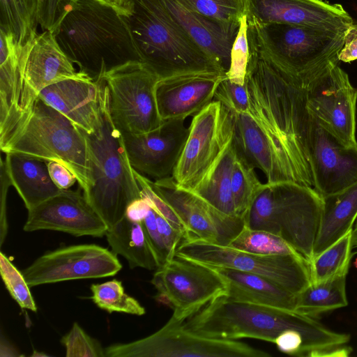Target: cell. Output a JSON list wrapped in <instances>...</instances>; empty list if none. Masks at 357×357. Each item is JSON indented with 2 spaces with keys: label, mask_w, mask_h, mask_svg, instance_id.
<instances>
[{
  "label": "cell",
  "mask_w": 357,
  "mask_h": 357,
  "mask_svg": "<svg viewBox=\"0 0 357 357\" xmlns=\"http://www.w3.org/2000/svg\"><path fill=\"white\" fill-rule=\"evenodd\" d=\"M248 37L247 113L273 151L282 181L313 188L310 160L311 116L305 90L272 59L253 24L248 23Z\"/></svg>",
  "instance_id": "cell-1"
},
{
  "label": "cell",
  "mask_w": 357,
  "mask_h": 357,
  "mask_svg": "<svg viewBox=\"0 0 357 357\" xmlns=\"http://www.w3.org/2000/svg\"><path fill=\"white\" fill-rule=\"evenodd\" d=\"M192 333L211 338H254L274 343L283 331L295 330L303 339L301 356L347 357L350 335L333 331L317 319L296 311L221 296L181 323Z\"/></svg>",
  "instance_id": "cell-2"
},
{
  "label": "cell",
  "mask_w": 357,
  "mask_h": 357,
  "mask_svg": "<svg viewBox=\"0 0 357 357\" xmlns=\"http://www.w3.org/2000/svg\"><path fill=\"white\" fill-rule=\"evenodd\" d=\"M61 50L94 80L141 59L123 15L98 0H70L51 30Z\"/></svg>",
  "instance_id": "cell-3"
},
{
  "label": "cell",
  "mask_w": 357,
  "mask_h": 357,
  "mask_svg": "<svg viewBox=\"0 0 357 357\" xmlns=\"http://www.w3.org/2000/svg\"><path fill=\"white\" fill-rule=\"evenodd\" d=\"M0 149L6 154L64 165L75 175L84 196L93 187L91 151L83 130L39 96L26 111L0 121Z\"/></svg>",
  "instance_id": "cell-4"
},
{
  "label": "cell",
  "mask_w": 357,
  "mask_h": 357,
  "mask_svg": "<svg viewBox=\"0 0 357 357\" xmlns=\"http://www.w3.org/2000/svg\"><path fill=\"white\" fill-rule=\"evenodd\" d=\"M129 25L141 61L160 79L226 72L167 15L159 0H130Z\"/></svg>",
  "instance_id": "cell-5"
},
{
  "label": "cell",
  "mask_w": 357,
  "mask_h": 357,
  "mask_svg": "<svg viewBox=\"0 0 357 357\" xmlns=\"http://www.w3.org/2000/svg\"><path fill=\"white\" fill-rule=\"evenodd\" d=\"M322 206L313 188L293 182L263 183L243 218L244 227L281 237L310 263Z\"/></svg>",
  "instance_id": "cell-6"
},
{
  "label": "cell",
  "mask_w": 357,
  "mask_h": 357,
  "mask_svg": "<svg viewBox=\"0 0 357 357\" xmlns=\"http://www.w3.org/2000/svg\"><path fill=\"white\" fill-rule=\"evenodd\" d=\"M83 132L91 151L93 178L85 197L109 229L125 217L128 205L142 197L123 135L110 116L105 84L102 127L97 133Z\"/></svg>",
  "instance_id": "cell-7"
},
{
  "label": "cell",
  "mask_w": 357,
  "mask_h": 357,
  "mask_svg": "<svg viewBox=\"0 0 357 357\" xmlns=\"http://www.w3.org/2000/svg\"><path fill=\"white\" fill-rule=\"evenodd\" d=\"M251 23L257 26L272 59L303 90L331 64L339 62L346 30L293 24L262 26Z\"/></svg>",
  "instance_id": "cell-8"
},
{
  "label": "cell",
  "mask_w": 357,
  "mask_h": 357,
  "mask_svg": "<svg viewBox=\"0 0 357 357\" xmlns=\"http://www.w3.org/2000/svg\"><path fill=\"white\" fill-rule=\"evenodd\" d=\"M101 79L108 90L112 121L121 133L143 134L162 123L155 95L160 79L144 63H126Z\"/></svg>",
  "instance_id": "cell-9"
},
{
  "label": "cell",
  "mask_w": 357,
  "mask_h": 357,
  "mask_svg": "<svg viewBox=\"0 0 357 357\" xmlns=\"http://www.w3.org/2000/svg\"><path fill=\"white\" fill-rule=\"evenodd\" d=\"M205 265L264 276L298 294L311 284L310 263L298 255H261L200 240H182L176 255Z\"/></svg>",
  "instance_id": "cell-10"
},
{
  "label": "cell",
  "mask_w": 357,
  "mask_h": 357,
  "mask_svg": "<svg viewBox=\"0 0 357 357\" xmlns=\"http://www.w3.org/2000/svg\"><path fill=\"white\" fill-rule=\"evenodd\" d=\"M233 138L231 112L213 100L191 121L185 144L172 175L176 185L192 192Z\"/></svg>",
  "instance_id": "cell-11"
},
{
  "label": "cell",
  "mask_w": 357,
  "mask_h": 357,
  "mask_svg": "<svg viewBox=\"0 0 357 357\" xmlns=\"http://www.w3.org/2000/svg\"><path fill=\"white\" fill-rule=\"evenodd\" d=\"M151 282L155 299L171 307L170 319L180 323L228 291L227 282L211 266L176 255L156 269Z\"/></svg>",
  "instance_id": "cell-12"
},
{
  "label": "cell",
  "mask_w": 357,
  "mask_h": 357,
  "mask_svg": "<svg viewBox=\"0 0 357 357\" xmlns=\"http://www.w3.org/2000/svg\"><path fill=\"white\" fill-rule=\"evenodd\" d=\"M105 357H269L270 354L235 340L202 336L169 320L142 339L105 348Z\"/></svg>",
  "instance_id": "cell-13"
},
{
  "label": "cell",
  "mask_w": 357,
  "mask_h": 357,
  "mask_svg": "<svg viewBox=\"0 0 357 357\" xmlns=\"http://www.w3.org/2000/svg\"><path fill=\"white\" fill-rule=\"evenodd\" d=\"M310 114L343 144L357 146V90L338 63L331 64L305 89Z\"/></svg>",
  "instance_id": "cell-14"
},
{
  "label": "cell",
  "mask_w": 357,
  "mask_h": 357,
  "mask_svg": "<svg viewBox=\"0 0 357 357\" xmlns=\"http://www.w3.org/2000/svg\"><path fill=\"white\" fill-rule=\"evenodd\" d=\"M121 268L112 251L96 244H81L48 252L22 273L31 287L66 280L113 276Z\"/></svg>",
  "instance_id": "cell-15"
},
{
  "label": "cell",
  "mask_w": 357,
  "mask_h": 357,
  "mask_svg": "<svg viewBox=\"0 0 357 357\" xmlns=\"http://www.w3.org/2000/svg\"><path fill=\"white\" fill-rule=\"evenodd\" d=\"M155 191L175 211L187 233L183 240L229 245L244 227V220L217 210L192 192L179 188L173 177L152 181Z\"/></svg>",
  "instance_id": "cell-16"
},
{
  "label": "cell",
  "mask_w": 357,
  "mask_h": 357,
  "mask_svg": "<svg viewBox=\"0 0 357 357\" xmlns=\"http://www.w3.org/2000/svg\"><path fill=\"white\" fill-rule=\"evenodd\" d=\"M20 58L22 89L19 106L10 114L26 111L40 92L51 84L88 76L76 70L49 29L38 33L23 46Z\"/></svg>",
  "instance_id": "cell-17"
},
{
  "label": "cell",
  "mask_w": 357,
  "mask_h": 357,
  "mask_svg": "<svg viewBox=\"0 0 357 357\" xmlns=\"http://www.w3.org/2000/svg\"><path fill=\"white\" fill-rule=\"evenodd\" d=\"M189 133L184 119L165 120L143 134L122 133L132 167L155 179L171 176Z\"/></svg>",
  "instance_id": "cell-18"
},
{
  "label": "cell",
  "mask_w": 357,
  "mask_h": 357,
  "mask_svg": "<svg viewBox=\"0 0 357 357\" xmlns=\"http://www.w3.org/2000/svg\"><path fill=\"white\" fill-rule=\"evenodd\" d=\"M310 160L313 188L321 197L339 192L357 183V146L343 144L312 116Z\"/></svg>",
  "instance_id": "cell-19"
},
{
  "label": "cell",
  "mask_w": 357,
  "mask_h": 357,
  "mask_svg": "<svg viewBox=\"0 0 357 357\" xmlns=\"http://www.w3.org/2000/svg\"><path fill=\"white\" fill-rule=\"evenodd\" d=\"M248 21L345 31L354 20L340 3L326 0H244Z\"/></svg>",
  "instance_id": "cell-20"
},
{
  "label": "cell",
  "mask_w": 357,
  "mask_h": 357,
  "mask_svg": "<svg viewBox=\"0 0 357 357\" xmlns=\"http://www.w3.org/2000/svg\"><path fill=\"white\" fill-rule=\"evenodd\" d=\"M23 229L54 230L76 236L102 237L108 228L84 195L68 189L28 211Z\"/></svg>",
  "instance_id": "cell-21"
},
{
  "label": "cell",
  "mask_w": 357,
  "mask_h": 357,
  "mask_svg": "<svg viewBox=\"0 0 357 357\" xmlns=\"http://www.w3.org/2000/svg\"><path fill=\"white\" fill-rule=\"evenodd\" d=\"M105 84L89 76L67 79L43 89L38 96L86 133H97L102 124Z\"/></svg>",
  "instance_id": "cell-22"
},
{
  "label": "cell",
  "mask_w": 357,
  "mask_h": 357,
  "mask_svg": "<svg viewBox=\"0 0 357 357\" xmlns=\"http://www.w3.org/2000/svg\"><path fill=\"white\" fill-rule=\"evenodd\" d=\"M226 74L202 73L159 79L155 95L162 121L195 115L213 100Z\"/></svg>",
  "instance_id": "cell-23"
},
{
  "label": "cell",
  "mask_w": 357,
  "mask_h": 357,
  "mask_svg": "<svg viewBox=\"0 0 357 357\" xmlns=\"http://www.w3.org/2000/svg\"><path fill=\"white\" fill-rule=\"evenodd\" d=\"M167 15L226 73L238 28H227L192 10L182 0H159Z\"/></svg>",
  "instance_id": "cell-24"
},
{
  "label": "cell",
  "mask_w": 357,
  "mask_h": 357,
  "mask_svg": "<svg viewBox=\"0 0 357 357\" xmlns=\"http://www.w3.org/2000/svg\"><path fill=\"white\" fill-rule=\"evenodd\" d=\"M211 267L228 284L227 294L223 296L225 298L295 311L296 294L275 282L255 273L230 268Z\"/></svg>",
  "instance_id": "cell-25"
},
{
  "label": "cell",
  "mask_w": 357,
  "mask_h": 357,
  "mask_svg": "<svg viewBox=\"0 0 357 357\" xmlns=\"http://www.w3.org/2000/svg\"><path fill=\"white\" fill-rule=\"evenodd\" d=\"M12 185L28 211L60 194L50 176L47 162L20 153H7L3 160Z\"/></svg>",
  "instance_id": "cell-26"
},
{
  "label": "cell",
  "mask_w": 357,
  "mask_h": 357,
  "mask_svg": "<svg viewBox=\"0 0 357 357\" xmlns=\"http://www.w3.org/2000/svg\"><path fill=\"white\" fill-rule=\"evenodd\" d=\"M322 201L313 258L352 230L357 218V183L339 192L322 197Z\"/></svg>",
  "instance_id": "cell-27"
},
{
  "label": "cell",
  "mask_w": 357,
  "mask_h": 357,
  "mask_svg": "<svg viewBox=\"0 0 357 357\" xmlns=\"http://www.w3.org/2000/svg\"><path fill=\"white\" fill-rule=\"evenodd\" d=\"M105 236L112 252L123 256L130 268L141 267L154 270L160 267L141 222L124 217L107 229Z\"/></svg>",
  "instance_id": "cell-28"
},
{
  "label": "cell",
  "mask_w": 357,
  "mask_h": 357,
  "mask_svg": "<svg viewBox=\"0 0 357 357\" xmlns=\"http://www.w3.org/2000/svg\"><path fill=\"white\" fill-rule=\"evenodd\" d=\"M236 153L237 146L233 138L215 165L192 191L219 211L231 217H237L231 190Z\"/></svg>",
  "instance_id": "cell-29"
},
{
  "label": "cell",
  "mask_w": 357,
  "mask_h": 357,
  "mask_svg": "<svg viewBox=\"0 0 357 357\" xmlns=\"http://www.w3.org/2000/svg\"><path fill=\"white\" fill-rule=\"evenodd\" d=\"M347 275L342 274L321 282L311 283L296 294L295 311L314 317L347 306Z\"/></svg>",
  "instance_id": "cell-30"
},
{
  "label": "cell",
  "mask_w": 357,
  "mask_h": 357,
  "mask_svg": "<svg viewBox=\"0 0 357 357\" xmlns=\"http://www.w3.org/2000/svg\"><path fill=\"white\" fill-rule=\"evenodd\" d=\"M38 0H0V31L19 47L37 35Z\"/></svg>",
  "instance_id": "cell-31"
},
{
  "label": "cell",
  "mask_w": 357,
  "mask_h": 357,
  "mask_svg": "<svg viewBox=\"0 0 357 357\" xmlns=\"http://www.w3.org/2000/svg\"><path fill=\"white\" fill-rule=\"evenodd\" d=\"M351 230L312 259L310 263L311 283H318L347 274L351 259Z\"/></svg>",
  "instance_id": "cell-32"
},
{
  "label": "cell",
  "mask_w": 357,
  "mask_h": 357,
  "mask_svg": "<svg viewBox=\"0 0 357 357\" xmlns=\"http://www.w3.org/2000/svg\"><path fill=\"white\" fill-rule=\"evenodd\" d=\"M255 168L237 147L231 175V190L236 214L240 218L243 219L263 185Z\"/></svg>",
  "instance_id": "cell-33"
},
{
  "label": "cell",
  "mask_w": 357,
  "mask_h": 357,
  "mask_svg": "<svg viewBox=\"0 0 357 357\" xmlns=\"http://www.w3.org/2000/svg\"><path fill=\"white\" fill-rule=\"evenodd\" d=\"M228 246L261 255L301 256L281 237L266 231L252 229L245 227Z\"/></svg>",
  "instance_id": "cell-34"
},
{
  "label": "cell",
  "mask_w": 357,
  "mask_h": 357,
  "mask_svg": "<svg viewBox=\"0 0 357 357\" xmlns=\"http://www.w3.org/2000/svg\"><path fill=\"white\" fill-rule=\"evenodd\" d=\"M91 299L100 309L108 312H123L141 316L144 307L135 298L125 293L122 282L116 279L91 286Z\"/></svg>",
  "instance_id": "cell-35"
},
{
  "label": "cell",
  "mask_w": 357,
  "mask_h": 357,
  "mask_svg": "<svg viewBox=\"0 0 357 357\" xmlns=\"http://www.w3.org/2000/svg\"><path fill=\"white\" fill-rule=\"evenodd\" d=\"M203 17L227 28H238L245 15L244 0H182Z\"/></svg>",
  "instance_id": "cell-36"
},
{
  "label": "cell",
  "mask_w": 357,
  "mask_h": 357,
  "mask_svg": "<svg viewBox=\"0 0 357 357\" xmlns=\"http://www.w3.org/2000/svg\"><path fill=\"white\" fill-rule=\"evenodd\" d=\"M0 273L2 280L13 298L23 309L37 311L34 299L22 272H20L9 259L1 252Z\"/></svg>",
  "instance_id": "cell-37"
},
{
  "label": "cell",
  "mask_w": 357,
  "mask_h": 357,
  "mask_svg": "<svg viewBox=\"0 0 357 357\" xmlns=\"http://www.w3.org/2000/svg\"><path fill=\"white\" fill-rule=\"evenodd\" d=\"M248 29V19L246 15H244L241 20L238 33L231 50L230 64L226 73L229 80L241 85L245 82L250 59Z\"/></svg>",
  "instance_id": "cell-38"
},
{
  "label": "cell",
  "mask_w": 357,
  "mask_h": 357,
  "mask_svg": "<svg viewBox=\"0 0 357 357\" xmlns=\"http://www.w3.org/2000/svg\"><path fill=\"white\" fill-rule=\"evenodd\" d=\"M68 357H105V349L96 339L89 335L77 324L61 338Z\"/></svg>",
  "instance_id": "cell-39"
},
{
  "label": "cell",
  "mask_w": 357,
  "mask_h": 357,
  "mask_svg": "<svg viewBox=\"0 0 357 357\" xmlns=\"http://www.w3.org/2000/svg\"><path fill=\"white\" fill-rule=\"evenodd\" d=\"M134 174L141 189V197L149 202L151 207L157 213L165 218L174 229L183 231L185 236L187 230L183 222L171 206L155 191L152 181L135 169Z\"/></svg>",
  "instance_id": "cell-40"
},
{
  "label": "cell",
  "mask_w": 357,
  "mask_h": 357,
  "mask_svg": "<svg viewBox=\"0 0 357 357\" xmlns=\"http://www.w3.org/2000/svg\"><path fill=\"white\" fill-rule=\"evenodd\" d=\"M213 100L220 102L231 112H248L249 100L245 82L241 85L231 82L226 77L218 86Z\"/></svg>",
  "instance_id": "cell-41"
},
{
  "label": "cell",
  "mask_w": 357,
  "mask_h": 357,
  "mask_svg": "<svg viewBox=\"0 0 357 357\" xmlns=\"http://www.w3.org/2000/svg\"><path fill=\"white\" fill-rule=\"evenodd\" d=\"M141 224L160 267L172 258L159 233L155 212L152 208Z\"/></svg>",
  "instance_id": "cell-42"
},
{
  "label": "cell",
  "mask_w": 357,
  "mask_h": 357,
  "mask_svg": "<svg viewBox=\"0 0 357 357\" xmlns=\"http://www.w3.org/2000/svg\"><path fill=\"white\" fill-rule=\"evenodd\" d=\"M70 0H38V24L42 31L52 30Z\"/></svg>",
  "instance_id": "cell-43"
},
{
  "label": "cell",
  "mask_w": 357,
  "mask_h": 357,
  "mask_svg": "<svg viewBox=\"0 0 357 357\" xmlns=\"http://www.w3.org/2000/svg\"><path fill=\"white\" fill-rule=\"evenodd\" d=\"M156 222L159 233L172 259L176 250L183 239L185 234L174 229L165 218L155 212Z\"/></svg>",
  "instance_id": "cell-44"
},
{
  "label": "cell",
  "mask_w": 357,
  "mask_h": 357,
  "mask_svg": "<svg viewBox=\"0 0 357 357\" xmlns=\"http://www.w3.org/2000/svg\"><path fill=\"white\" fill-rule=\"evenodd\" d=\"M303 336L295 330H287L281 333L274 343L280 351L289 355L301 356Z\"/></svg>",
  "instance_id": "cell-45"
},
{
  "label": "cell",
  "mask_w": 357,
  "mask_h": 357,
  "mask_svg": "<svg viewBox=\"0 0 357 357\" xmlns=\"http://www.w3.org/2000/svg\"><path fill=\"white\" fill-rule=\"evenodd\" d=\"M47 168L53 183L61 190H68L77 182L71 170L59 162H48Z\"/></svg>",
  "instance_id": "cell-46"
},
{
  "label": "cell",
  "mask_w": 357,
  "mask_h": 357,
  "mask_svg": "<svg viewBox=\"0 0 357 357\" xmlns=\"http://www.w3.org/2000/svg\"><path fill=\"white\" fill-rule=\"evenodd\" d=\"M11 182L6 167L1 160V207H0V245H2L8 231L6 218V197Z\"/></svg>",
  "instance_id": "cell-47"
},
{
  "label": "cell",
  "mask_w": 357,
  "mask_h": 357,
  "mask_svg": "<svg viewBox=\"0 0 357 357\" xmlns=\"http://www.w3.org/2000/svg\"><path fill=\"white\" fill-rule=\"evenodd\" d=\"M339 61L350 63L357 60V24L345 31L344 45L338 55Z\"/></svg>",
  "instance_id": "cell-48"
},
{
  "label": "cell",
  "mask_w": 357,
  "mask_h": 357,
  "mask_svg": "<svg viewBox=\"0 0 357 357\" xmlns=\"http://www.w3.org/2000/svg\"><path fill=\"white\" fill-rule=\"evenodd\" d=\"M151 206L144 197L132 201L127 207L125 217L131 221L142 222L148 215Z\"/></svg>",
  "instance_id": "cell-49"
},
{
  "label": "cell",
  "mask_w": 357,
  "mask_h": 357,
  "mask_svg": "<svg viewBox=\"0 0 357 357\" xmlns=\"http://www.w3.org/2000/svg\"><path fill=\"white\" fill-rule=\"evenodd\" d=\"M116 8L122 15H126L130 10V0H98Z\"/></svg>",
  "instance_id": "cell-50"
},
{
  "label": "cell",
  "mask_w": 357,
  "mask_h": 357,
  "mask_svg": "<svg viewBox=\"0 0 357 357\" xmlns=\"http://www.w3.org/2000/svg\"><path fill=\"white\" fill-rule=\"evenodd\" d=\"M0 356H20L17 351L6 340H3V335L1 338Z\"/></svg>",
  "instance_id": "cell-51"
},
{
  "label": "cell",
  "mask_w": 357,
  "mask_h": 357,
  "mask_svg": "<svg viewBox=\"0 0 357 357\" xmlns=\"http://www.w3.org/2000/svg\"><path fill=\"white\" fill-rule=\"evenodd\" d=\"M351 243L353 247H357V222L354 229L351 230Z\"/></svg>",
  "instance_id": "cell-52"
},
{
  "label": "cell",
  "mask_w": 357,
  "mask_h": 357,
  "mask_svg": "<svg viewBox=\"0 0 357 357\" xmlns=\"http://www.w3.org/2000/svg\"><path fill=\"white\" fill-rule=\"evenodd\" d=\"M47 356V355L45 354H39L38 351H35L34 353L31 355V356Z\"/></svg>",
  "instance_id": "cell-53"
},
{
  "label": "cell",
  "mask_w": 357,
  "mask_h": 357,
  "mask_svg": "<svg viewBox=\"0 0 357 357\" xmlns=\"http://www.w3.org/2000/svg\"><path fill=\"white\" fill-rule=\"evenodd\" d=\"M354 264V266L357 268V258L355 259Z\"/></svg>",
  "instance_id": "cell-54"
}]
</instances>
